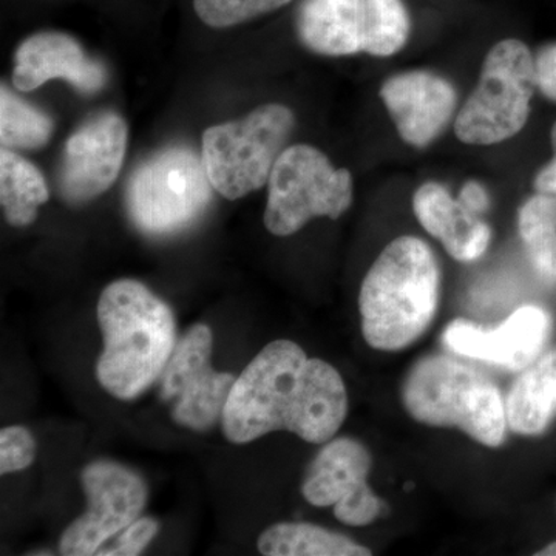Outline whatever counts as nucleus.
Listing matches in <instances>:
<instances>
[{"label": "nucleus", "instance_id": "nucleus-1", "mask_svg": "<svg viewBox=\"0 0 556 556\" xmlns=\"http://www.w3.org/2000/svg\"><path fill=\"white\" fill-rule=\"evenodd\" d=\"M346 415L348 391L338 369L308 357L292 340L280 339L263 348L236 379L222 428L239 445L274 431L327 444Z\"/></svg>", "mask_w": 556, "mask_h": 556}, {"label": "nucleus", "instance_id": "nucleus-2", "mask_svg": "<svg viewBox=\"0 0 556 556\" xmlns=\"http://www.w3.org/2000/svg\"><path fill=\"white\" fill-rule=\"evenodd\" d=\"M102 353L97 379L119 401H135L163 376L177 346V321L166 302L141 281L123 278L98 302Z\"/></svg>", "mask_w": 556, "mask_h": 556}, {"label": "nucleus", "instance_id": "nucleus-3", "mask_svg": "<svg viewBox=\"0 0 556 556\" xmlns=\"http://www.w3.org/2000/svg\"><path fill=\"white\" fill-rule=\"evenodd\" d=\"M437 255L417 237H399L380 252L358 295L362 334L372 350L396 353L430 327L439 306Z\"/></svg>", "mask_w": 556, "mask_h": 556}, {"label": "nucleus", "instance_id": "nucleus-4", "mask_svg": "<svg viewBox=\"0 0 556 556\" xmlns=\"http://www.w3.org/2000/svg\"><path fill=\"white\" fill-rule=\"evenodd\" d=\"M408 415L430 427L457 428L485 447L503 445L506 401L484 372L452 356H427L409 369L402 387Z\"/></svg>", "mask_w": 556, "mask_h": 556}, {"label": "nucleus", "instance_id": "nucleus-5", "mask_svg": "<svg viewBox=\"0 0 556 556\" xmlns=\"http://www.w3.org/2000/svg\"><path fill=\"white\" fill-rule=\"evenodd\" d=\"M538 89L535 56L519 39H504L486 53L473 93L456 113L455 134L470 146L517 137Z\"/></svg>", "mask_w": 556, "mask_h": 556}, {"label": "nucleus", "instance_id": "nucleus-6", "mask_svg": "<svg viewBox=\"0 0 556 556\" xmlns=\"http://www.w3.org/2000/svg\"><path fill=\"white\" fill-rule=\"evenodd\" d=\"M294 126V113L287 105L265 104L247 118L208 127L201 156L219 195L239 200L262 189Z\"/></svg>", "mask_w": 556, "mask_h": 556}, {"label": "nucleus", "instance_id": "nucleus-7", "mask_svg": "<svg viewBox=\"0 0 556 556\" xmlns=\"http://www.w3.org/2000/svg\"><path fill=\"white\" fill-rule=\"evenodd\" d=\"M295 25L300 42L324 56H393L412 30L404 0H303Z\"/></svg>", "mask_w": 556, "mask_h": 556}, {"label": "nucleus", "instance_id": "nucleus-8", "mask_svg": "<svg viewBox=\"0 0 556 556\" xmlns=\"http://www.w3.org/2000/svg\"><path fill=\"white\" fill-rule=\"evenodd\" d=\"M203 156L189 148L161 150L135 170L127 186V211L149 236H169L192 225L214 192Z\"/></svg>", "mask_w": 556, "mask_h": 556}, {"label": "nucleus", "instance_id": "nucleus-9", "mask_svg": "<svg viewBox=\"0 0 556 556\" xmlns=\"http://www.w3.org/2000/svg\"><path fill=\"white\" fill-rule=\"evenodd\" d=\"M353 203V177L336 169L320 150L308 144L287 148L268 181L265 226L277 237L299 232L311 219H338Z\"/></svg>", "mask_w": 556, "mask_h": 556}, {"label": "nucleus", "instance_id": "nucleus-10", "mask_svg": "<svg viewBox=\"0 0 556 556\" xmlns=\"http://www.w3.org/2000/svg\"><path fill=\"white\" fill-rule=\"evenodd\" d=\"M214 334L195 325L178 340L161 376V399L172 404V419L193 431L211 430L223 412L236 376L212 367Z\"/></svg>", "mask_w": 556, "mask_h": 556}, {"label": "nucleus", "instance_id": "nucleus-11", "mask_svg": "<svg viewBox=\"0 0 556 556\" xmlns=\"http://www.w3.org/2000/svg\"><path fill=\"white\" fill-rule=\"evenodd\" d=\"M80 484L89 507L62 533L60 554L65 556L97 555L139 518L148 503L144 479L112 460H94L84 467Z\"/></svg>", "mask_w": 556, "mask_h": 556}, {"label": "nucleus", "instance_id": "nucleus-12", "mask_svg": "<svg viewBox=\"0 0 556 556\" xmlns=\"http://www.w3.org/2000/svg\"><path fill=\"white\" fill-rule=\"evenodd\" d=\"M372 457L362 442L331 439L306 470L302 495L316 507H334L342 525L364 527L378 519L382 501L368 484Z\"/></svg>", "mask_w": 556, "mask_h": 556}, {"label": "nucleus", "instance_id": "nucleus-13", "mask_svg": "<svg viewBox=\"0 0 556 556\" xmlns=\"http://www.w3.org/2000/svg\"><path fill=\"white\" fill-rule=\"evenodd\" d=\"M126 121L118 113L91 116L65 142L60 192L70 204H83L104 193L118 178L126 159Z\"/></svg>", "mask_w": 556, "mask_h": 556}, {"label": "nucleus", "instance_id": "nucleus-14", "mask_svg": "<svg viewBox=\"0 0 556 556\" xmlns=\"http://www.w3.org/2000/svg\"><path fill=\"white\" fill-rule=\"evenodd\" d=\"M552 325L554 321L546 309L526 305L495 328L457 318L445 328L442 342L457 356L489 362L510 371H525L546 346Z\"/></svg>", "mask_w": 556, "mask_h": 556}, {"label": "nucleus", "instance_id": "nucleus-15", "mask_svg": "<svg viewBox=\"0 0 556 556\" xmlns=\"http://www.w3.org/2000/svg\"><path fill=\"white\" fill-rule=\"evenodd\" d=\"M380 98L399 137L417 149L431 144L456 115L455 87L427 70L390 76L380 87Z\"/></svg>", "mask_w": 556, "mask_h": 556}, {"label": "nucleus", "instance_id": "nucleus-16", "mask_svg": "<svg viewBox=\"0 0 556 556\" xmlns=\"http://www.w3.org/2000/svg\"><path fill=\"white\" fill-rule=\"evenodd\" d=\"M51 79L67 80L80 93L93 94L104 89L108 72L72 36L42 31L17 49L13 84L17 90L30 91Z\"/></svg>", "mask_w": 556, "mask_h": 556}, {"label": "nucleus", "instance_id": "nucleus-17", "mask_svg": "<svg viewBox=\"0 0 556 556\" xmlns=\"http://www.w3.org/2000/svg\"><path fill=\"white\" fill-rule=\"evenodd\" d=\"M417 222L441 241L450 257L460 263L475 262L485 254L492 229L479 215L453 199L439 182H426L413 197Z\"/></svg>", "mask_w": 556, "mask_h": 556}, {"label": "nucleus", "instance_id": "nucleus-18", "mask_svg": "<svg viewBox=\"0 0 556 556\" xmlns=\"http://www.w3.org/2000/svg\"><path fill=\"white\" fill-rule=\"evenodd\" d=\"M508 428L541 437L556 419V350L538 357L515 380L506 397Z\"/></svg>", "mask_w": 556, "mask_h": 556}, {"label": "nucleus", "instance_id": "nucleus-19", "mask_svg": "<svg viewBox=\"0 0 556 556\" xmlns=\"http://www.w3.org/2000/svg\"><path fill=\"white\" fill-rule=\"evenodd\" d=\"M266 556H369L372 552L356 541L309 522H278L257 541Z\"/></svg>", "mask_w": 556, "mask_h": 556}, {"label": "nucleus", "instance_id": "nucleus-20", "mask_svg": "<svg viewBox=\"0 0 556 556\" xmlns=\"http://www.w3.org/2000/svg\"><path fill=\"white\" fill-rule=\"evenodd\" d=\"M50 199L46 178L30 161L10 149L0 152V201L7 222L25 228L38 218V208Z\"/></svg>", "mask_w": 556, "mask_h": 556}, {"label": "nucleus", "instance_id": "nucleus-21", "mask_svg": "<svg viewBox=\"0 0 556 556\" xmlns=\"http://www.w3.org/2000/svg\"><path fill=\"white\" fill-rule=\"evenodd\" d=\"M518 229L533 268L547 283H556V195L530 197L518 212Z\"/></svg>", "mask_w": 556, "mask_h": 556}, {"label": "nucleus", "instance_id": "nucleus-22", "mask_svg": "<svg viewBox=\"0 0 556 556\" xmlns=\"http://www.w3.org/2000/svg\"><path fill=\"white\" fill-rule=\"evenodd\" d=\"M53 121L21 100L7 86L0 90V142L5 149H39L50 141Z\"/></svg>", "mask_w": 556, "mask_h": 556}, {"label": "nucleus", "instance_id": "nucleus-23", "mask_svg": "<svg viewBox=\"0 0 556 556\" xmlns=\"http://www.w3.org/2000/svg\"><path fill=\"white\" fill-rule=\"evenodd\" d=\"M292 0H193L197 16L212 28H228L283 9Z\"/></svg>", "mask_w": 556, "mask_h": 556}, {"label": "nucleus", "instance_id": "nucleus-24", "mask_svg": "<svg viewBox=\"0 0 556 556\" xmlns=\"http://www.w3.org/2000/svg\"><path fill=\"white\" fill-rule=\"evenodd\" d=\"M36 442L25 427L13 426L0 431V473L10 475L31 466Z\"/></svg>", "mask_w": 556, "mask_h": 556}, {"label": "nucleus", "instance_id": "nucleus-25", "mask_svg": "<svg viewBox=\"0 0 556 556\" xmlns=\"http://www.w3.org/2000/svg\"><path fill=\"white\" fill-rule=\"evenodd\" d=\"M159 522L153 518L144 517L137 518L130 526H127L119 536L116 538V543L109 547H102L97 555L110 556H137L144 552L149 546L150 541L159 533Z\"/></svg>", "mask_w": 556, "mask_h": 556}, {"label": "nucleus", "instance_id": "nucleus-26", "mask_svg": "<svg viewBox=\"0 0 556 556\" xmlns=\"http://www.w3.org/2000/svg\"><path fill=\"white\" fill-rule=\"evenodd\" d=\"M535 68L538 90L556 102V42L538 51Z\"/></svg>", "mask_w": 556, "mask_h": 556}, {"label": "nucleus", "instance_id": "nucleus-27", "mask_svg": "<svg viewBox=\"0 0 556 556\" xmlns=\"http://www.w3.org/2000/svg\"><path fill=\"white\" fill-rule=\"evenodd\" d=\"M459 201L473 214H484L490 206L489 193L478 181H468L459 193Z\"/></svg>", "mask_w": 556, "mask_h": 556}, {"label": "nucleus", "instance_id": "nucleus-28", "mask_svg": "<svg viewBox=\"0 0 556 556\" xmlns=\"http://www.w3.org/2000/svg\"><path fill=\"white\" fill-rule=\"evenodd\" d=\"M552 148H554V159L548 161L546 166L538 172L535 181H533V188L536 192L541 193H554L556 195V123L552 127Z\"/></svg>", "mask_w": 556, "mask_h": 556}, {"label": "nucleus", "instance_id": "nucleus-29", "mask_svg": "<svg viewBox=\"0 0 556 556\" xmlns=\"http://www.w3.org/2000/svg\"><path fill=\"white\" fill-rule=\"evenodd\" d=\"M536 556H556V541L554 543L547 544L546 547L541 548V551H538Z\"/></svg>", "mask_w": 556, "mask_h": 556}]
</instances>
